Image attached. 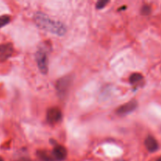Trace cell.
<instances>
[{
    "label": "cell",
    "instance_id": "obj_1",
    "mask_svg": "<svg viewBox=\"0 0 161 161\" xmlns=\"http://www.w3.org/2000/svg\"><path fill=\"white\" fill-rule=\"evenodd\" d=\"M34 21L40 29L49 31L58 36H64L67 31V28L64 24L58 20H52L44 13H36L34 15Z\"/></svg>",
    "mask_w": 161,
    "mask_h": 161
},
{
    "label": "cell",
    "instance_id": "obj_2",
    "mask_svg": "<svg viewBox=\"0 0 161 161\" xmlns=\"http://www.w3.org/2000/svg\"><path fill=\"white\" fill-rule=\"evenodd\" d=\"M36 60L40 72L42 74H47L48 72V57L47 51L43 48L39 49L36 52Z\"/></svg>",
    "mask_w": 161,
    "mask_h": 161
},
{
    "label": "cell",
    "instance_id": "obj_3",
    "mask_svg": "<svg viewBox=\"0 0 161 161\" xmlns=\"http://www.w3.org/2000/svg\"><path fill=\"white\" fill-rule=\"evenodd\" d=\"M72 79L69 76H64L58 80L56 83V89L58 95L63 97L66 95L69 87H70Z\"/></svg>",
    "mask_w": 161,
    "mask_h": 161
},
{
    "label": "cell",
    "instance_id": "obj_4",
    "mask_svg": "<svg viewBox=\"0 0 161 161\" xmlns=\"http://www.w3.org/2000/svg\"><path fill=\"white\" fill-rule=\"evenodd\" d=\"M62 119V113L60 108L57 107H53L47 110V119L50 124H54L60 122Z\"/></svg>",
    "mask_w": 161,
    "mask_h": 161
},
{
    "label": "cell",
    "instance_id": "obj_5",
    "mask_svg": "<svg viewBox=\"0 0 161 161\" xmlns=\"http://www.w3.org/2000/svg\"><path fill=\"white\" fill-rule=\"evenodd\" d=\"M137 107H138V102L135 100L130 101V102L121 105L116 110V113L118 115H119V116H126V115L130 114V113L135 111L137 108Z\"/></svg>",
    "mask_w": 161,
    "mask_h": 161
},
{
    "label": "cell",
    "instance_id": "obj_6",
    "mask_svg": "<svg viewBox=\"0 0 161 161\" xmlns=\"http://www.w3.org/2000/svg\"><path fill=\"white\" fill-rule=\"evenodd\" d=\"M14 53V47L12 43H6L0 46V62L6 61L12 56Z\"/></svg>",
    "mask_w": 161,
    "mask_h": 161
},
{
    "label": "cell",
    "instance_id": "obj_7",
    "mask_svg": "<svg viewBox=\"0 0 161 161\" xmlns=\"http://www.w3.org/2000/svg\"><path fill=\"white\" fill-rule=\"evenodd\" d=\"M52 154H53L55 161H62L65 160L67 157V149L64 146L56 145L52 151Z\"/></svg>",
    "mask_w": 161,
    "mask_h": 161
},
{
    "label": "cell",
    "instance_id": "obj_8",
    "mask_svg": "<svg viewBox=\"0 0 161 161\" xmlns=\"http://www.w3.org/2000/svg\"><path fill=\"white\" fill-rule=\"evenodd\" d=\"M145 146L148 151L150 153L156 152L159 148L158 142L153 136H149L146 138V141H145Z\"/></svg>",
    "mask_w": 161,
    "mask_h": 161
},
{
    "label": "cell",
    "instance_id": "obj_9",
    "mask_svg": "<svg viewBox=\"0 0 161 161\" xmlns=\"http://www.w3.org/2000/svg\"><path fill=\"white\" fill-rule=\"evenodd\" d=\"M38 157L42 161H55L52 152H47V151H39L37 153Z\"/></svg>",
    "mask_w": 161,
    "mask_h": 161
},
{
    "label": "cell",
    "instance_id": "obj_10",
    "mask_svg": "<svg viewBox=\"0 0 161 161\" xmlns=\"http://www.w3.org/2000/svg\"><path fill=\"white\" fill-rule=\"evenodd\" d=\"M143 80V75L140 73H134L130 76V83L133 86H136L139 83H141Z\"/></svg>",
    "mask_w": 161,
    "mask_h": 161
},
{
    "label": "cell",
    "instance_id": "obj_11",
    "mask_svg": "<svg viewBox=\"0 0 161 161\" xmlns=\"http://www.w3.org/2000/svg\"><path fill=\"white\" fill-rule=\"evenodd\" d=\"M10 22V17L8 15H3L0 17V28L6 26Z\"/></svg>",
    "mask_w": 161,
    "mask_h": 161
},
{
    "label": "cell",
    "instance_id": "obj_12",
    "mask_svg": "<svg viewBox=\"0 0 161 161\" xmlns=\"http://www.w3.org/2000/svg\"><path fill=\"white\" fill-rule=\"evenodd\" d=\"M108 3H109V1H107V0H100L96 3V8L99 9H103Z\"/></svg>",
    "mask_w": 161,
    "mask_h": 161
},
{
    "label": "cell",
    "instance_id": "obj_13",
    "mask_svg": "<svg viewBox=\"0 0 161 161\" xmlns=\"http://www.w3.org/2000/svg\"><path fill=\"white\" fill-rule=\"evenodd\" d=\"M151 12V8L149 6H144L142 8V14L143 15H148V14H150Z\"/></svg>",
    "mask_w": 161,
    "mask_h": 161
},
{
    "label": "cell",
    "instance_id": "obj_14",
    "mask_svg": "<svg viewBox=\"0 0 161 161\" xmlns=\"http://www.w3.org/2000/svg\"><path fill=\"white\" fill-rule=\"evenodd\" d=\"M156 161H161V157H160V158L157 159V160H156Z\"/></svg>",
    "mask_w": 161,
    "mask_h": 161
},
{
    "label": "cell",
    "instance_id": "obj_15",
    "mask_svg": "<svg viewBox=\"0 0 161 161\" xmlns=\"http://www.w3.org/2000/svg\"><path fill=\"white\" fill-rule=\"evenodd\" d=\"M0 161H3V159L2 157H0Z\"/></svg>",
    "mask_w": 161,
    "mask_h": 161
},
{
    "label": "cell",
    "instance_id": "obj_16",
    "mask_svg": "<svg viewBox=\"0 0 161 161\" xmlns=\"http://www.w3.org/2000/svg\"><path fill=\"white\" fill-rule=\"evenodd\" d=\"M116 161H126V160H116Z\"/></svg>",
    "mask_w": 161,
    "mask_h": 161
}]
</instances>
